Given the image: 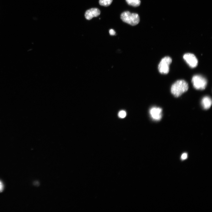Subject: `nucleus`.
Masks as SVG:
<instances>
[{
    "instance_id": "nucleus-1",
    "label": "nucleus",
    "mask_w": 212,
    "mask_h": 212,
    "mask_svg": "<svg viewBox=\"0 0 212 212\" xmlns=\"http://www.w3.org/2000/svg\"><path fill=\"white\" fill-rule=\"evenodd\" d=\"M188 88V84L185 80H179L171 86V92L175 96L178 97L187 92Z\"/></svg>"
},
{
    "instance_id": "nucleus-2",
    "label": "nucleus",
    "mask_w": 212,
    "mask_h": 212,
    "mask_svg": "<svg viewBox=\"0 0 212 212\" xmlns=\"http://www.w3.org/2000/svg\"><path fill=\"white\" fill-rule=\"evenodd\" d=\"M120 18L124 22L131 25L135 26L140 22L138 15L135 13H131L128 11H125L120 15Z\"/></svg>"
},
{
    "instance_id": "nucleus-3",
    "label": "nucleus",
    "mask_w": 212,
    "mask_h": 212,
    "mask_svg": "<svg viewBox=\"0 0 212 212\" xmlns=\"http://www.w3.org/2000/svg\"><path fill=\"white\" fill-rule=\"evenodd\" d=\"M192 82L194 87L197 90L205 89L207 84V81L206 78L199 75H196L193 77L192 79Z\"/></svg>"
},
{
    "instance_id": "nucleus-4",
    "label": "nucleus",
    "mask_w": 212,
    "mask_h": 212,
    "mask_svg": "<svg viewBox=\"0 0 212 212\" xmlns=\"http://www.w3.org/2000/svg\"><path fill=\"white\" fill-rule=\"evenodd\" d=\"M172 62V59L169 57L166 56L161 60L158 66V69L160 73L163 74L168 73L169 66Z\"/></svg>"
},
{
    "instance_id": "nucleus-5",
    "label": "nucleus",
    "mask_w": 212,
    "mask_h": 212,
    "mask_svg": "<svg viewBox=\"0 0 212 212\" xmlns=\"http://www.w3.org/2000/svg\"><path fill=\"white\" fill-rule=\"evenodd\" d=\"M183 58L191 68H195L197 66L198 60L194 54L187 53L184 55Z\"/></svg>"
},
{
    "instance_id": "nucleus-6",
    "label": "nucleus",
    "mask_w": 212,
    "mask_h": 212,
    "mask_svg": "<svg viewBox=\"0 0 212 212\" xmlns=\"http://www.w3.org/2000/svg\"><path fill=\"white\" fill-rule=\"evenodd\" d=\"M163 110L159 107H154L150 110L151 118L155 121H159L162 118Z\"/></svg>"
},
{
    "instance_id": "nucleus-7",
    "label": "nucleus",
    "mask_w": 212,
    "mask_h": 212,
    "mask_svg": "<svg viewBox=\"0 0 212 212\" xmlns=\"http://www.w3.org/2000/svg\"><path fill=\"white\" fill-rule=\"evenodd\" d=\"M100 13V10L97 8H92L87 10L85 14L86 18L88 20L91 19L94 17H97Z\"/></svg>"
},
{
    "instance_id": "nucleus-8",
    "label": "nucleus",
    "mask_w": 212,
    "mask_h": 212,
    "mask_svg": "<svg viewBox=\"0 0 212 212\" xmlns=\"http://www.w3.org/2000/svg\"><path fill=\"white\" fill-rule=\"evenodd\" d=\"M212 103V100L211 98L208 96L204 97L201 101L202 106L205 110L209 109L211 106Z\"/></svg>"
},
{
    "instance_id": "nucleus-9",
    "label": "nucleus",
    "mask_w": 212,
    "mask_h": 212,
    "mask_svg": "<svg viewBox=\"0 0 212 212\" xmlns=\"http://www.w3.org/2000/svg\"><path fill=\"white\" fill-rule=\"evenodd\" d=\"M127 4L134 7L139 6L140 4V0H126Z\"/></svg>"
},
{
    "instance_id": "nucleus-10",
    "label": "nucleus",
    "mask_w": 212,
    "mask_h": 212,
    "mask_svg": "<svg viewBox=\"0 0 212 212\" xmlns=\"http://www.w3.org/2000/svg\"><path fill=\"white\" fill-rule=\"evenodd\" d=\"M113 0H99V3L100 5L108 7L112 4Z\"/></svg>"
},
{
    "instance_id": "nucleus-11",
    "label": "nucleus",
    "mask_w": 212,
    "mask_h": 212,
    "mask_svg": "<svg viewBox=\"0 0 212 212\" xmlns=\"http://www.w3.org/2000/svg\"><path fill=\"white\" fill-rule=\"evenodd\" d=\"M126 113L125 111L122 110L119 112L118 116L121 118H124L126 116Z\"/></svg>"
},
{
    "instance_id": "nucleus-12",
    "label": "nucleus",
    "mask_w": 212,
    "mask_h": 212,
    "mask_svg": "<svg viewBox=\"0 0 212 212\" xmlns=\"http://www.w3.org/2000/svg\"><path fill=\"white\" fill-rule=\"evenodd\" d=\"M4 185L2 182L0 180V193L2 192L4 189Z\"/></svg>"
},
{
    "instance_id": "nucleus-13",
    "label": "nucleus",
    "mask_w": 212,
    "mask_h": 212,
    "mask_svg": "<svg viewBox=\"0 0 212 212\" xmlns=\"http://www.w3.org/2000/svg\"><path fill=\"white\" fill-rule=\"evenodd\" d=\"M187 157V154L186 153H185L182 155L181 156V158L182 160H185L186 159Z\"/></svg>"
},
{
    "instance_id": "nucleus-14",
    "label": "nucleus",
    "mask_w": 212,
    "mask_h": 212,
    "mask_svg": "<svg viewBox=\"0 0 212 212\" xmlns=\"http://www.w3.org/2000/svg\"><path fill=\"white\" fill-rule=\"evenodd\" d=\"M109 33L111 35H114L116 34V32L113 29H111L109 30Z\"/></svg>"
}]
</instances>
